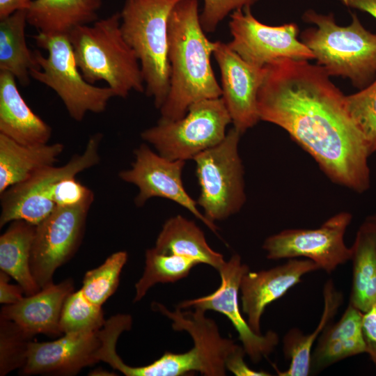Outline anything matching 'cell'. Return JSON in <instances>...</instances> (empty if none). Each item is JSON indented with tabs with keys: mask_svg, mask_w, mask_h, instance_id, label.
<instances>
[{
	"mask_svg": "<svg viewBox=\"0 0 376 376\" xmlns=\"http://www.w3.org/2000/svg\"><path fill=\"white\" fill-rule=\"evenodd\" d=\"M265 67L260 120L283 129L333 183L357 193L368 189L370 153L331 76L307 60L281 58Z\"/></svg>",
	"mask_w": 376,
	"mask_h": 376,
	"instance_id": "cell-1",
	"label": "cell"
},
{
	"mask_svg": "<svg viewBox=\"0 0 376 376\" xmlns=\"http://www.w3.org/2000/svg\"><path fill=\"white\" fill-rule=\"evenodd\" d=\"M198 0H180L169 20L170 87L159 109L164 120H176L194 102L221 97L211 65L215 42L205 36Z\"/></svg>",
	"mask_w": 376,
	"mask_h": 376,
	"instance_id": "cell-2",
	"label": "cell"
},
{
	"mask_svg": "<svg viewBox=\"0 0 376 376\" xmlns=\"http://www.w3.org/2000/svg\"><path fill=\"white\" fill-rule=\"evenodd\" d=\"M68 37L84 79L106 82L116 97L145 92L139 61L120 29V13L73 29Z\"/></svg>",
	"mask_w": 376,
	"mask_h": 376,
	"instance_id": "cell-3",
	"label": "cell"
},
{
	"mask_svg": "<svg viewBox=\"0 0 376 376\" xmlns=\"http://www.w3.org/2000/svg\"><path fill=\"white\" fill-rule=\"evenodd\" d=\"M156 310L172 321L173 330L187 332L194 347L183 353L166 352L157 360L140 367L125 364L113 353L108 359L109 365L127 376H181L194 372L205 376L226 375V357L237 344L221 336L217 323L207 318L205 311H182L178 306L169 311L160 303Z\"/></svg>",
	"mask_w": 376,
	"mask_h": 376,
	"instance_id": "cell-4",
	"label": "cell"
},
{
	"mask_svg": "<svg viewBox=\"0 0 376 376\" xmlns=\"http://www.w3.org/2000/svg\"><path fill=\"white\" fill-rule=\"evenodd\" d=\"M304 22L315 25L301 33V41L313 52L317 64L330 76L350 79L363 88L376 73V34L366 30L357 15L352 14L347 26L336 24L334 15L312 9L302 15Z\"/></svg>",
	"mask_w": 376,
	"mask_h": 376,
	"instance_id": "cell-5",
	"label": "cell"
},
{
	"mask_svg": "<svg viewBox=\"0 0 376 376\" xmlns=\"http://www.w3.org/2000/svg\"><path fill=\"white\" fill-rule=\"evenodd\" d=\"M180 0H125L120 15L123 36L137 56L145 93L161 108L170 87L169 20Z\"/></svg>",
	"mask_w": 376,
	"mask_h": 376,
	"instance_id": "cell-6",
	"label": "cell"
},
{
	"mask_svg": "<svg viewBox=\"0 0 376 376\" xmlns=\"http://www.w3.org/2000/svg\"><path fill=\"white\" fill-rule=\"evenodd\" d=\"M33 38L48 54L44 56L40 51H35L40 69L31 70V77L52 89L76 121H81L88 112L104 111L115 93L109 86H96L84 79L68 36L38 33Z\"/></svg>",
	"mask_w": 376,
	"mask_h": 376,
	"instance_id": "cell-7",
	"label": "cell"
},
{
	"mask_svg": "<svg viewBox=\"0 0 376 376\" xmlns=\"http://www.w3.org/2000/svg\"><path fill=\"white\" fill-rule=\"evenodd\" d=\"M241 135L233 127L219 143L193 159L200 187L196 203L212 223L237 213L246 201L244 170L239 153Z\"/></svg>",
	"mask_w": 376,
	"mask_h": 376,
	"instance_id": "cell-8",
	"label": "cell"
},
{
	"mask_svg": "<svg viewBox=\"0 0 376 376\" xmlns=\"http://www.w3.org/2000/svg\"><path fill=\"white\" fill-rule=\"evenodd\" d=\"M230 123L232 120L221 97L205 99L193 103L178 120L159 118L155 125L143 130L141 137L164 157L186 162L219 143Z\"/></svg>",
	"mask_w": 376,
	"mask_h": 376,
	"instance_id": "cell-9",
	"label": "cell"
},
{
	"mask_svg": "<svg viewBox=\"0 0 376 376\" xmlns=\"http://www.w3.org/2000/svg\"><path fill=\"white\" fill-rule=\"evenodd\" d=\"M102 139L101 133L93 134L84 152L73 155L65 164L45 167L0 194V227L15 220L36 226L45 219L56 207L52 198L54 185L64 178L76 176L98 164Z\"/></svg>",
	"mask_w": 376,
	"mask_h": 376,
	"instance_id": "cell-10",
	"label": "cell"
},
{
	"mask_svg": "<svg viewBox=\"0 0 376 376\" xmlns=\"http://www.w3.org/2000/svg\"><path fill=\"white\" fill-rule=\"evenodd\" d=\"M352 215L340 212L316 228H289L267 237L263 249L270 260L306 258L327 273L352 258L344 237Z\"/></svg>",
	"mask_w": 376,
	"mask_h": 376,
	"instance_id": "cell-11",
	"label": "cell"
},
{
	"mask_svg": "<svg viewBox=\"0 0 376 376\" xmlns=\"http://www.w3.org/2000/svg\"><path fill=\"white\" fill-rule=\"evenodd\" d=\"M92 202L72 207H56L38 225L31 247L30 268L42 289L53 283L55 271L79 246Z\"/></svg>",
	"mask_w": 376,
	"mask_h": 376,
	"instance_id": "cell-12",
	"label": "cell"
},
{
	"mask_svg": "<svg viewBox=\"0 0 376 376\" xmlns=\"http://www.w3.org/2000/svg\"><path fill=\"white\" fill-rule=\"evenodd\" d=\"M232 40L228 46L246 62L264 67L276 60H313V52L297 37L295 23L269 26L258 21L251 8L237 10L230 15Z\"/></svg>",
	"mask_w": 376,
	"mask_h": 376,
	"instance_id": "cell-13",
	"label": "cell"
},
{
	"mask_svg": "<svg viewBox=\"0 0 376 376\" xmlns=\"http://www.w3.org/2000/svg\"><path fill=\"white\" fill-rule=\"evenodd\" d=\"M134 155L132 167L120 171L118 176L138 187L139 194L134 199L136 206H143L153 197L166 198L189 210L210 230L217 233V226L198 210L196 201L185 189L182 174L185 161L165 158L146 143L136 148Z\"/></svg>",
	"mask_w": 376,
	"mask_h": 376,
	"instance_id": "cell-14",
	"label": "cell"
},
{
	"mask_svg": "<svg viewBox=\"0 0 376 376\" xmlns=\"http://www.w3.org/2000/svg\"><path fill=\"white\" fill-rule=\"evenodd\" d=\"M249 270V267L242 262L240 255L234 254L218 269L221 283L215 291L205 296L185 300L177 306L182 309L198 308L205 312L211 310L224 315L237 331L246 354L253 363H258L274 350L279 338L271 330L265 334H256L241 313L238 301L240 282L244 274Z\"/></svg>",
	"mask_w": 376,
	"mask_h": 376,
	"instance_id": "cell-15",
	"label": "cell"
},
{
	"mask_svg": "<svg viewBox=\"0 0 376 376\" xmlns=\"http://www.w3.org/2000/svg\"><path fill=\"white\" fill-rule=\"evenodd\" d=\"M213 56L221 74V97L233 127L243 134L260 120L258 94L265 67L246 62L228 43L221 41H215Z\"/></svg>",
	"mask_w": 376,
	"mask_h": 376,
	"instance_id": "cell-16",
	"label": "cell"
},
{
	"mask_svg": "<svg viewBox=\"0 0 376 376\" xmlns=\"http://www.w3.org/2000/svg\"><path fill=\"white\" fill-rule=\"evenodd\" d=\"M99 331L65 334L50 342L31 341L22 373L24 375H75L99 362Z\"/></svg>",
	"mask_w": 376,
	"mask_h": 376,
	"instance_id": "cell-17",
	"label": "cell"
},
{
	"mask_svg": "<svg viewBox=\"0 0 376 376\" xmlns=\"http://www.w3.org/2000/svg\"><path fill=\"white\" fill-rule=\"evenodd\" d=\"M319 269L309 259L291 258L281 265L259 272H247L240 286L242 310L251 329L260 334V320L265 308L283 296L301 277Z\"/></svg>",
	"mask_w": 376,
	"mask_h": 376,
	"instance_id": "cell-18",
	"label": "cell"
},
{
	"mask_svg": "<svg viewBox=\"0 0 376 376\" xmlns=\"http://www.w3.org/2000/svg\"><path fill=\"white\" fill-rule=\"evenodd\" d=\"M74 292L71 279L54 283L18 302L2 307L0 318L15 322L30 335L56 337L63 333L60 318L68 296Z\"/></svg>",
	"mask_w": 376,
	"mask_h": 376,
	"instance_id": "cell-19",
	"label": "cell"
},
{
	"mask_svg": "<svg viewBox=\"0 0 376 376\" xmlns=\"http://www.w3.org/2000/svg\"><path fill=\"white\" fill-rule=\"evenodd\" d=\"M0 134L24 145L48 143L52 128L28 106L15 77L0 70Z\"/></svg>",
	"mask_w": 376,
	"mask_h": 376,
	"instance_id": "cell-20",
	"label": "cell"
},
{
	"mask_svg": "<svg viewBox=\"0 0 376 376\" xmlns=\"http://www.w3.org/2000/svg\"><path fill=\"white\" fill-rule=\"evenodd\" d=\"M102 0H33L26 9L28 24L47 36H68L98 19Z\"/></svg>",
	"mask_w": 376,
	"mask_h": 376,
	"instance_id": "cell-21",
	"label": "cell"
},
{
	"mask_svg": "<svg viewBox=\"0 0 376 376\" xmlns=\"http://www.w3.org/2000/svg\"><path fill=\"white\" fill-rule=\"evenodd\" d=\"M61 143L24 145L0 134V194L58 161Z\"/></svg>",
	"mask_w": 376,
	"mask_h": 376,
	"instance_id": "cell-22",
	"label": "cell"
},
{
	"mask_svg": "<svg viewBox=\"0 0 376 376\" xmlns=\"http://www.w3.org/2000/svg\"><path fill=\"white\" fill-rule=\"evenodd\" d=\"M155 248L162 253L191 258L217 270L226 262L221 253L210 246L204 233L195 222L180 214L164 222Z\"/></svg>",
	"mask_w": 376,
	"mask_h": 376,
	"instance_id": "cell-23",
	"label": "cell"
},
{
	"mask_svg": "<svg viewBox=\"0 0 376 376\" xmlns=\"http://www.w3.org/2000/svg\"><path fill=\"white\" fill-rule=\"evenodd\" d=\"M324 309L320 322L311 334H304L297 329H290L283 339V351L290 363L285 371L274 366L279 376H307L311 370V348L317 338L330 323L343 302V295L338 291L332 280L326 282L323 288Z\"/></svg>",
	"mask_w": 376,
	"mask_h": 376,
	"instance_id": "cell-24",
	"label": "cell"
},
{
	"mask_svg": "<svg viewBox=\"0 0 376 376\" xmlns=\"http://www.w3.org/2000/svg\"><path fill=\"white\" fill-rule=\"evenodd\" d=\"M27 24L26 9L0 19V70L12 74L23 86L30 83V72L40 69L35 51L26 43Z\"/></svg>",
	"mask_w": 376,
	"mask_h": 376,
	"instance_id": "cell-25",
	"label": "cell"
},
{
	"mask_svg": "<svg viewBox=\"0 0 376 376\" xmlns=\"http://www.w3.org/2000/svg\"><path fill=\"white\" fill-rule=\"evenodd\" d=\"M36 226L23 220L10 223L0 237V269L13 277L26 296L41 290L30 268L31 247Z\"/></svg>",
	"mask_w": 376,
	"mask_h": 376,
	"instance_id": "cell-26",
	"label": "cell"
},
{
	"mask_svg": "<svg viewBox=\"0 0 376 376\" xmlns=\"http://www.w3.org/2000/svg\"><path fill=\"white\" fill-rule=\"evenodd\" d=\"M352 248L350 302L363 313L376 304V235L360 226Z\"/></svg>",
	"mask_w": 376,
	"mask_h": 376,
	"instance_id": "cell-27",
	"label": "cell"
},
{
	"mask_svg": "<svg viewBox=\"0 0 376 376\" xmlns=\"http://www.w3.org/2000/svg\"><path fill=\"white\" fill-rule=\"evenodd\" d=\"M143 273L135 284L134 302L139 301L157 283H175L187 276L199 264L191 258L159 252L155 247L147 249Z\"/></svg>",
	"mask_w": 376,
	"mask_h": 376,
	"instance_id": "cell-28",
	"label": "cell"
},
{
	"mask_svg": "<svg viewBox=\"0 0 376 376\" xmlns=\"http://www.w3.org/2000/svg\"><path fill=\"white\" fill-rule=\"evenodd\" d=\"M127 253L119 251L109 256L99 267L87 272L80 289L92 303L102 305L116 292Z\"/></svg>",
	"mask_w": 376,
	"mask_h": 376,
	"instance_id": "cell-29",
	"label": "cell"
},
{
	"mask_svg": "<svg viewBox=\"0 0 376 376\" xmlns=\"http://www.w3.org/2000/svg\"><path fill=\"white\" fill-rule=\"evenodd\" d=\"M105 322L102 306L90 301L81 290L72 292L66 299L60 318L63 334L97 331Z\"/></svg>",
	"mask_w": 376,
	"mask_h": 376,
	"instance_id": "cell-30",
	"label": "cell"
},
{
	"mask_svg": "<svg viewBox=\"0 0 376 376\" xmlns=\"http://www.w3.org/2000/svg\"><path fill=\"white\" fill-rule=\"evenodd\" d=\"M33 336L15 322L0 318V375L22 368Z\"/></svg>",
	"mask_w": 376,
	"mask_h": 376,
	"instance_id": "cell-31",
	"label": "cell"
},
{
	"mask_svg": "<svg viewBox=\"0 0 376 376\" xmlns=\"http://www.w3.org/2000/svg\"><path fill=\"white\" fill-rule=\"evenodd\" d=\"M346 103L372 154L376 151V80L359 92L346 95Z\"/></svg>",
	"mask_w": 376,
	"mask_h": 376,
	"instance_id": "cell-32",
	"label": "cell"
},
{
	"mask_svg": "<svg viewBox=\"0 0 376 376\" xmlns=\"http://www.w3.org/2000/svg\"><path fill=\"white\" fill-rule=\"evenodd\" d=\"M366 352L363 336L318 342L311 356V369L320 370L338 361Z\"/></svg>",
	"mask_w": 376,
	"mask_h": 376,
	"instance_id": "cell-33",
	"label": "cell"
},
{
	"mask_svg": "<svg viewBox=\"0 0 376 376\" xmlns=\"http://www.w3.org/2000/svg\"><path fill=\"white\" fill-rule=\"evenodd\" d=\"M259 0H203L200 13L201 26L206 33H213L219 24L232 13L251 8Z\"/></svg>",
	"mask_w": 376,
	"mask_h": 376,
	"instance_id": "cell-34",
	"label": "cell"
},
{
	"mask_svg": "<svg viewBox=\"0 0 376 376\" xmlns=\"http://www.w3.org/2000/svg\"><path fill=\"white\" fill-rule=\"evenodd\" d=\"M75 177L64 178L54 185L52 198L56 207H72L93 203L94 194L92 190Z\"/></svg>",
	"mask_w": 376,
	"mask_h": 376,
	"instance_id": "cell-35",
	"label": "cell"
},
{
	"mask_svg": "<svg viewBox=\"0 0 376 376\" xmlns=\"http://www.w3.org/2000/svg\"><path fill=\"white\" fill-rule=\"evenodd\" d=\"M245 354L243 347L237 345L226 357L225 362L226 370L236 376L272 375L268 372L257 371L249 368L244 360Z\"/></svg>",
	"mask_w": 376,
	"mask_h": 376,
	"instance_id": "cell-36",
	"label": "cell"
},
{
	"mask_svg": "<svg viewBox=\"0 0 376 376\" xmlns=\"http://www.w3.org/2000/svg\"><path fill=\"white\" fill-rule=\"evenodd\" d=\"M363 334L366 352L376 368V304L363 316Z\"/></svg>",
	"mask_w": 376,
	"mask_h": 376,
	"instance_id": "cell-37",
	"label": "cell"
},
{
	"mask_svg": "<svg viewBox=\"0 0 376 376\" xmlns=\"http://www.w3.org/2000/svg\"><path fill=\"white\" fill-rule=\"evenodd\" d=\"M10 276L6 272H0V303L13 304L18 302L24 297V289L19 285L9 283Z\"/></svg>",
	"mask_w": 376,
	"mask_h": 376,
	"instance_id": "cell-38",
	"label": "cell"
},
{
	"mask_svg": "<svg viewBox=\"0 0 376 376\" xmlns=\"http://www.w3.org/2000/svg\"><path fill=\"white\" fill-rule=\"evenodd\" d=\"M33 0H0V19L19 10L27 9Z\"/></svg>",
	"mask_w": 376,
	"mask_h": 376,
	"instance_id": "cell-39",
	"label": "cell"
},
{
	"mask_svg": "<svg viewBox=\"0 0 376 376\" xmlns=\"http://www.w3.org/2000/svg\"><path fill=\"white\" fill-rule=\"evenodd\" d=\"M348 8H356L369 13L376 18V0H338Z\"/></svg>",
	"mask_w": 376,
	"mask_h": 376,
	"instance_id": "cell-40",
	"label": "cell"
},
{
	"mask_svg": "<svg viewBox=\"0 0 376 376\" xmlns=\"http://www.w3.org/2000/svg\"><path fill=\"white\" fill-rule=\"evenodd\" d=\"M361 226L376 235V214L368 216Z\"/></svg>",
	"mask_w": 376,
	"mask_h": 376,
	"instance_id": "cell-41",
	"label": "cell"
}]
</instances>
